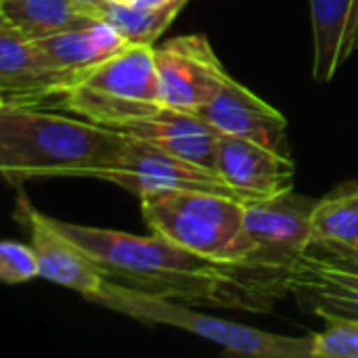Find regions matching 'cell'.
Instances as JSON below:
<instances>
[{"instance_id":"obj_1","label":"cell","mask_w":358,"mask_h":358,"mask_svg":"<svg viewBox=\"0 0 358 358\" xmlns=\"http://www.w3.org/2000/svg\"><path fill=\"white\" fill-rule=\"evenodd\" d=\"M52 224L82 248L107 279L185 304L268 313L287 296V271L214 260L159 235H132L52 218Z\"/></svg>"},{"instance_id":"obj_2","label":"cell","mask_w":358,"mask_h":358,"mask_svg":"<svg viewBox=\"0 0 358 358\" xmlns=\"http://www.w3.org/2000/svg\"><path fill=\"white\" fill-rule=\"evenodd\" d=\"M130 136L36 107L0 105V174L13 187L36 178H105Z\"/></svg>"},{"instance_id":"obj_3","label":"cell","mask_w":358,"mask_h":358,"mask_svg":"<svg viewBox=\"0 0 358 358\" xmlns=\"http://www.w3.org/2000/svg\"><path fill=\"white\" fill-rule=\"evenodd\" d=\"M92 304H99L117 315L130 317L147 325H168L203 340L218 344L220 348L256 358H313V338H289L241 323H233L201 310H193L191 304L145 294L126 285H120L111 279L86 298Z\"/></svg>"},{"instance_id":"obj_4","label":"cell","mask_w":358,"mask_h":358,"mask_svg":"<svg viewBox=\"0 0 358 358\" xmlns=\"http://www.w3.org/2000/svg\"><path fill=\"white\" fill-rule=\"evenodd\" d=\"M138 199L149 233L214 260L250 262L243 201L185 189L149 191Z\"/></svg>"},{"instance_id":"obj_5","label":"cell","mask_w":358,"mask_h":358,"mask_svg":"<svg viewBox=\"0 0 358 358\" xmlns=\"http://www.w3.org/2000/svg\"><path fill=\"white\" fill-rule=\"evenodd\" d=\"M61 103L67 111L113 130L157 113L164 101L155 46L130 42L117 55L86 69Z\"/></svg>"},{"instance_id":"obj_6","label":"cell","mask_w":358,"mask_h":358,"mask_svg":"<svg viewBox=\"0 0 358 358\" xmlns=\"http://www.w3.org/2000/svg\"><path fill=\"white\" fill-rule=\"evenodd\" d=\"M317 201L294 191L243 206L248 260L287 271L313 248V210Z\"/></svg>"},{"instance_id":"obj_7","label":"cell","mask_w":358,"mask_h":358,"mask_svg":"<svg viewBox=\"0 0 358 358\" xmlns=\"http://www.w3.org/2000/svg\"><path fill=\"white\" fill-rule=\"evenodd\" d=\"M164 107L197 113L224 84L229 73L203 34L178 36L155 46Z\"/></svg>"},{"instance_id":"obj_8","label":"cell","mask_w":358,"mask_h":358,"mask_svg":"<svg viewBox=\"0 0 358 358\" xmlns=\"http://www.w3.org/2000/svg\"><path fill=\"white\" fill-rule=\"evenodd\" d=\"M80 76L57 67L36 40L0 21V105L36 107L59 99Z\"/></svg>"},{"instance_id":"obj_9","label":"cell","mask_w":358,"mask_h":358,"mask_svg":"<svg viewBox=\"0 0 358 358\" xmlns=\"http://www.w3.org/2000/svg\"><path fill=\"white\" fill-rule=\"evenodd\" d=\"M109 180L136 197L149 191L166 189H185V191H208L224 197L243 201L235 189H231L222 176L214 170L201 168L187 159H180L172 153L162 151L159 147L130 136L122 162L103 178Z\"/></svg>"},{"instance_id":"obj_10","label":"cell","mask_w":358,"mask_h":358,"mask_svg":"<svg viewBox=\"0 0 358 358\" xmlns=\"http://www.w3.org/2000/svg\"><path fill=\"white\" fill-rule=\"evenodd\" d=\"M15 218L29 231L31 248L38 256L40 277L78 292L82 298H90L105 283V273L99 264L71 239H67L50 216L40 214L25 195H19L15 206Z\"/></svg>"},{"instance_id":"obj_11","label":"cell","mask_w":358,"mask_h":358,"mask_svg":"<svg viewBox=\"0 0 358 358\" xmlns=\"http://www.w3.org/2000/svg\"><path fill=\"white\" fill-rule=\"evenodd\" d=\"M287 292L321 319H358V262L308 250L289 268Z\"/></svg>"},{"instance_id":"obj_12","label":"cell","mask_w":358,"mask_h":358,"mask_svg":"<svg viewBox=\"0 0 358 358\" xmlns=\"http://www.w3.org/2000/svg\"><path fill=\"white\" fill-rule=\"evenodd\" d=\"M216 172L248 203L294 191L296 166L292 157L275 153L254 141L220 134L216 145Z\"/></svg>"},{"instance_id":"obj_13","label":"cell","mask_w":358,"mask_h":358,"mask_svg":"<svg viewBox=\"0 0 358 358\" xmlns=\"http://www.w3.org/2000/svg\"><path fill=\"white\" fill-rule=\"evenodd\" d=\"M218 132L254 141L275 153L289 155L287 120L231 76L218 92L197 111Z\"/></svg>"},{"instance_id":"obj_14","label":"cell","mask_w":358,"mask_h":358,"mask_svg":"<svg viewBox=\"0 0 358 358\" xmlns=\"http://www.w3.org/2000/svg\"><path fill=\"white\" fill-rule=\"evenodd\" d=\"M115 130L216 172V145L222 132L197 113L162 107L157 113L124 124Z\"/></svg>"},{"instance_id":"obj_15","label":"cell","mask_w":358,"mask_h":358,"mask_svg":"<svg viewBox=\"0 0 358 358\" xmlns=\"http://www.w3.org/2000/svg\"><path fill=\"white\" fill-rule=\"evenodd\" d=\"M313 76L325 84L358 48V0H310Z\"/></svg>"},{"instance_id":"obj_16","label":"cell","mask_w":358,"mask_h":358,"mask_svg":"<svg viewBox=\"0 0 358 358\" xmlns=\"http://www.w3.org/2000/svg\"><path fill=\"white\" fill-rule=\"evenodd\" d=\"M36 42L57 67L78 76L107 61L130 44V40L109 21H96L92 25L61 31Z\"/></svg>"},{"instance_id":"obj_17","label":"cell","mask_w":358,"mask_h":358,"mask_svg":"<svg viewBox=\"0 0 358 358\" xmlns=\"http://www.w3.org/2000/svg\"><path fill=\"white\" fill-rule=\"evenodd\" d=\"M313 248L358 262V182L334 189L313 210Z\"/></svg>"},{"instance_id":"obj_18","label":"cell","mask_w":358,"mask_h":358,"mask_svg":"<svg viewBox=\"0 0 358 358\" xmlns=\"http://www.w3.org/2000/svg\"><path fill=\"white\" fill-rule=\"evenodd\" d=\"M0 21L29 40H42L103 19L73 0H0Z\"/></svg>"},{"instance_id":"obj_19","label":"cell","mask_w":358,"mask_h":358,"mask_svg":"<svg viewBox=\"0 0 358 358\" xmlns=\"http://www.w3.org/2000/svg\"><path fill=\"white\" fill-rule=\"evenodd\" d=\"M187 0H174L159 6H132L115 0H107L103 6V19L115 25L130 42L153 44L170 27Z\"/></svg>"},{"instance_id":"obj_20","label":"cell","mask_w":358,"mask_h":358,"mask_svg":"<svg viewBox=\"0 0 358 358\" xmlns=\"http://www.w3.org/2000/svg\"><path fill=\"white\" fill-rule=\"evenodd\" d=\"M327 327L313 338V358H358V319L327 317Z\"/></svg>"},{"instance_id":"obj_21","label":"cell","mask_w":358,"mask_h":358,"mask_svg":"<svg viewBox=\"0 0 358 358\" xmlns=\"http://www.w3.org/2000/svg\"><path fill=\"white\" fill-rule=\"evenodd\" d=\"M40 277L38 256L31 245H23L19 241H2L0 243V279L6 285L25 283Z\"/></svg>"},{"instance_id":"obj_22","label":"cell","mask_w":358,"mask_h":358,"mask_svg":"<svg viewBox=\"0 0 358 358\" xmlns=\"http://www.w3.org/2000/svg\"><path fill=\"white\" fill-rule=\"evenodd\" d=\"M73 2H78L80 6H84L88 13H92L94 17H99V19H103V6L107 4V0H73ZM105 21V19H103Z\"/></svg>"}]
</instances>
